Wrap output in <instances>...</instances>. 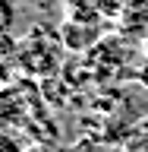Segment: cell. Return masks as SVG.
Listing matches in <instances>:
<instances>
[{"mask_svg": "<svg viewBox=\"0 0 148 152\" xmlns=\"http://www.w3.org/2000/svg\"><path fill=\"white\" fill-rule=\"evenodd\" d=\"M9 22H13V3L9 0H0V35L9 28Z\"/></svg>", "mask_w": 148, "mask_h": 152, "instance_id": "6da1fadb", "label": "cell"}, {"mask_svg": "<svg viewBox=\"0 0 148 152\" xmlns=\"http://www.w3.org/2000/svg\"><path fill=\"white\" fill-rule=\"evenodd\" d=\"M126 152H148V130L136 133V136L129 140V146H126Z\"/></svg>", "mask_w": 148, "mask_h": 152, "instance_id": "7a4b0ae2", "label": "cell"}, {"mask_svg": "<svg viewBox=\"0 0 148 152\" xmlns=\"http://www.w3.org/2000/svg\"><path fill=\"white\" fill-rule=\"evenodd\" d=\"M142 51H145V57H148V38H145V48H142Z\"/></svg>", "mask_w": 148, "mask_h": 152, "instance_id": "3957f363", "label": "cell"}, {"mask_svg": "<svg viewBox=\"0 0 148 152\" xmlns=\"http://www.w3.org/2000/svg\"><path fill=\"white\" fill-rule=\"evenodd\" d=\"M145 83H148V76H145Z\"/></svg>", "mask_w": 148, "mask_h": 152, "instance_id": "277c9868", "label": "cell"}]
</instances>
